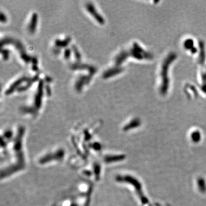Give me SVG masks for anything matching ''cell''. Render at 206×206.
<instances>
[{
	"instance_id": "obj_1",
	"label": "cell",
	"mask_w": 206,
	"mask_h": 206,
	"mask_svg": "<svg viewBox=\"0 0 206 206\" xmlns=\"http://www.w3.org/2000/svg\"><path fill=\"white\" fill-rule=\"evenodd\" d=\"M1 44L2 47L3 45H5L7 44L14 45L15 46V47L18 50L19 52H20V56L22 60H24V61L26 63H28L31 61H32L33 57L29 56L28 54H27L26 53L25 49H24V46L20 41L15 39H13L10 37H5L3 38V39H1Z\"/></svg>"
},
{
	"instance_id": "obj_2",
	"label": "cell",
	"mask_w": 206,
	"mask_h": 206,
	"mask_svg": "<svg viewBox=\"0 0 206 206\" xmlns=\"http://www.w3.org/2000/svg\"><path fill=\"white\" fill-rule=\"evenodd\" d=\"M43 89H44V81L42 80L39 81L37 89L34 98V108L39 109L41 108L42 104V98L43 96Z\"/></svg>"
},
{
	"instance_id": "obj_3",
	"label": "cell",
	"mask_w": 206,
	"mask_h": 206,
	"mask_svg": "<svg viewBox=\"0 0 206 206\" xmlns=\"http://www.w3.org/2000/svg\"><path fill=\"white\" fill-rule=\"evenodd\" d=\"M70 68L73 70H86L89 72V75L93 76V75L97 72V69L93 65L87 64H81L80 62L73 63L70 65Z\"/></svg>"
},
{
	"instance_id": "obj_4",
	"label": "cell",
	"mask_w": 206,
	"mask_h": 206,
	"mask_svg": "<svg viewBox=\"0 0 206 206\" xmlns=\"http://www.w3.org/2000/svg\"><path fill=\"white\" fill-rule=\"evenodd\" d=\"M85 7L87 10L88 11L89 13L93 17V18L99 22L101 25H103L105 22V20L103 17L98 13L97 10L96 9L95 7L94 6L93 4L91 2H88L86 3Z\"/></svg>"
},
{
	"instance_id": "obj_5",
	"label": "cell",
	"mask_w": 206,
	"mask_h": 206,
	"mask_svg": "<svg viewBox=\"0 0 206 206\" xmlns=\"http://www.w3.org/2000/svg\"><path fill=\"white\" fill-rule=\"evenodd\" d=\"M92 76L90 75H81L78 76V78L76 81L75 83V89L77 92H80L82 90V87L85 84H88L92 78Z\"/></svg>"
},
{
	"instance_id": "obj_6",
	"label": "cell",
	"mask_w": 206,
	"mask_h": 206,
	"mask_svg": "<svg viewBox=\"0 0 206 206\" xmlns=\"http://www.w3.org/2000/svg\"><path fill=\"white\" fill-rule=\"evenodd\" d=\"M30 80V78H28V77L26 76H23L21 77L19 79H17V80L13 82V84H11L9 88H8L5 91V94L6 95H8V94H10L14 92V90H15L19 88V86H20L21 84L23 82L25 81H28Z\"/></svg>"
},
{
	"instance_id": "obj_7",
	"label": "cell",
	"mask_w": 206,
	"mask_h": 206,
	"mask_svg": "<svg viewBox=\"0 0 206 206\" xmlns=\"http://www.w3.org/2000/svg\"><path fill=\"white\" fill-rule=\"evenodd\" d=\"M37 20H38L37 14L36 13H34L32 15L30 22H29V24L28 25V30L31 34H33L35 32L36 29V25H37Z\"/></svg>"
},
{
	"instance_id": "obj_8",
	"label": "cell",
	"mask_w": 206,
	"mask_h": 206,
	"mask_svg": "<svg viewBox=\"0 0 206 206\" xmlns=\"http://www.w3.org/2000/svg\"><path fill=\"white\" fill-rule=\"evenodd\" d=\"M70 40H71V39H70V37H66V39H63V40L57 39L55 41V45H56L57 47L58 48L65 47V46H66L69 44Z\"/></svg>"
},
{
	"instance_id": "obj_9",
	"label": "cell",
	"mask_w": 206,
	"mask_h": 206,
	"mask_svg": "<svg viewBox=\"0 0 206 206\" xmlns=\"http://www.w3.org/2000/svg\"><path fill=\"white\" fill-rule=\"evenodd\" d=\"M118 72H119V70L118 69H114L111 68L110 69H108L104 72V73H103V77L104 79L108 78H109V77H111L112 76L115 75V74L118 73Z\"/></svg>"
},
{
	"instance_id": "obj_10",
	"label": "cell",
	"mask_w": 206,
	"mask_h": 206,
	"mask_svg": "<svg viewBox=\"0 0 206 206\" xmlns=\"http://www.w3.org/2000/svg\"><path fill=\"white\" fill-rule=\"evenodd\" d=\"M21 111L24 113H31V114H36L37 110L36 108L29 107V106H23L21 108Z\"/></svg>"
},
{
	"instance_id": "obj_11",
	"label": "cell",
	"mask_w": 206,
	"mask_h": 206,
	"mask_svg": "<svg viewBox=\"0 0 206 206\" xmlns=\"http://www.w3.org/2000/svg\"><path fill=\"white\" fill-rule=\"evenodd\" d=\"M72 49H73L74 54H75L76 59L77 60V62H80L81 59V54L79 52L78 49H77L75 45H72Z\"/></svg>"
},
{
	"instance_id": "obj_12",
	"label": "cell",
	"mask_w": 206,
	"mask_h": 206,
	"mask_svg": "<svg viewBox=\"0 0 206 206\" xmlns=\"http://www.w3.org/2000/svg\"><path fill=\"white\" fill-rule=\"evenodd\" d=\"M9 53L10 52L8 49H1V54L2 55V57L4 60H7L9 58Z\"/></svg>"
},
{
	"instance_id": "obj_13",
	"label": "cell",
	"mask_w": 206,
	"mask_h": 206,
	"mask_svg": "<svg viewBox=\"0 0 206 206\" xmlns=\"http://www.w3.org/2000/svg\"><path fill=\"white\" fill-rule=\"evenodd\" d=\"M199 187L200 188V190L202 191H203L206 190V185L205 183H204V180L202 179H199Z\"/></svg>"
},
{
	"instance_id": "obj_14",
	"label": "cell",
	"mask_w": 206,
	"mask_h": 206,
	"mask_svg": "<svg viewBox=\"0 0 206 206\" xmlns=\"http://www.w3.org/2000/svg\"><path fill=\"white\" fill-rule=\"evenodd\" d=\"M64 54V57L65 59H69L70 57V49H69V48L65 49Z\"/></svg>"
},
{
	"instance_id": "obj_15",
	"label": "cell",
	"mask_w": 206,
	"mask_h": 206,
	"mask_svg": "<svg viewBox=\"0 0 206 206\" xmlns=\"http://www.w3.org/2000/svg\"><path fill=\"white\" fill-rule=\"evenodd\" d=\"M0 20L2 22H5L7 21V18L5 14H3L2 12H1V15H0Z\"/></svg>"
},
{
	"instance_id": "obj_16",
	"label": "cell",
	"mask_w": 206,
	"mask_h": 206,
	"mask_svg": "<svg viewBox=\"0 0 206 206\" xmlns=\"http://www.w3.org/2000/svg\"><path fill=\"white\" fill-rule=\"evenodd\" d=\"M46 89V93H47V94L48 96L50 95V94H51V88L49 87V86L47 85H46V87L45 88Z\"/></svg>"
}]
</instances>
